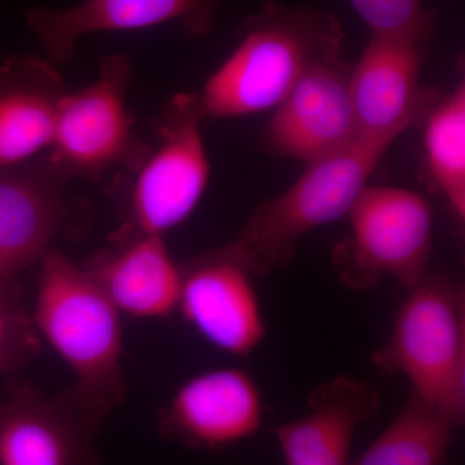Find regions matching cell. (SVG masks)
Masks as SVG:
<instances>
[{"instance_id":"obj_1","label":"cell","mask_w":465,"mask_h":465,"mask_svg":"<svg viewBox=\"0 0 465 465\" xmlns=\"http://www.w3.org/2000/svg\"><path fill=\"white\" fill-rule=\"evenodd\" d=\"M341 21L322 9L266 2L200 92L207 118L274 109L312 66L344 54Z\"/></svg>"},{"instance_id":"obj_12","label":"cell","mask_w":465,"mask_h":465,"mask_svg":"<svg viewBox=\"0 0 465 465\" xmlns=\"http://www.w3.org/2000/svg\"><path fill=\"white\" fill-rule=\"evenodd\" d=\"M158 423L164 437L189 448H229L259 432L262 393L244 370H208L180 385Z\"/></svg>"},{"instance_id":"obj_19","label":"cell","mask_w":465,"mask_h":465,"mask_svg":"<svg viewBox=\"0 0 465 465\" xmlns=\"http://www.w3.org/2000/svg\"><path fill=\"white\" fill-rule=\"evenodd\" d=\"M430 179L459 222L465 219V85L430 109L424 133Z\"/></svg>"},{"instance_id":"obj_14","label":"cell","mask_w":465,"mask_h":465,"mask_svg":"<svg viewBox=\"0 0 465 465\" xmlns=\"http://www.w3.org/2000/svg\"><path fill=\"white\" fill-rule=\"evenodd\" d=\"M226 0H82L69 8H32L26 24L54 64L74 57L76 43L103 32L179 23L191 36L210 33Z\"/></svg>"},{"instance_id":"obj_10","label":"cell","mask_w":465,"mask_h":465,"mask_svg":"<svg viewBox=\"0 0 465 465\" xmlns=\"http://www.w3.org/2000/svg\"><path fill=\"white\" fill-rule=\"evenodd\" d=\"M177 311L213 347L246 357L264 341L266 322L252 274L223 247L182 262Z\"/></svg>"},{"instance_id":"obj_9","label":"cell","mask_w":465,"mask_h":465,"mask_svg":"<svg viewBox=\"0 0 465 465\" xmlns=\"http://www.w3.org/2000/svg\"><path fill=\"white\" fill-rule=\"evenodd\" d=\"M103 424L67 388L47 394L11 379L0 399V465H100Z\"/></svg>"},{"instance_id":"obj_6","label":"cell","mask_w":465,"mask_h":465,"mask_svg":"<svg viewBox=\"0 0 465 465\" xmlns=\"http://www.w3.org/2000/svg\"><path fill=\"white\" fill-rule=\"evenodd\" d=\"M133 63L125 54L104 58L96 81L67 92L58 108L48 155L70 177L99 182L109 173L134 174L152 146L134 130L128 106Z\"/></svg>"},{"instance_id":"obj_3","label":"cell","mask_w":465,"mask_h":465,"mask_svg":"<svg viewBox=\"0 0 465 465\" xmlns=\"http://www.w3.org/2000/svg\"><path fill=\"white\" fill-rule=\"evenodd\" d=\"M394 140L358 136L309 162L289 189L255 208L237 238L223 249L252 275L287 268L308 232L348 216Z\"/></svg>"},{"instance_id":"obj_15","label":"cell","mask_w":465,"mask_h":465,"mask_svg":"<svg viewBox=\"0 0 465 465\" xmlns=\"http://www.w3.org/2000/svg\"><path fill=\"white\" fill-rule=\"evenodd\" d=\"M112 249L88 262V273L122 313L134 318H166L179 307L182 262L163 235L119 231Z\"/></svg>"},{"instance_id":"obj_18","label":"cell","mask_w":465,"mask_h":465,"mask_svg":"<svg viewBox=\"0 0 465 465\" xmlns=\"http://www.w3.org/2000/svg\"><path fill=\"white\" fill-rule=\"evenodd\" d=\"M455 430L411 393L390 427L349 465H445Z\"/></svg>"},{"instance_id":"obj_20","label":"cell","mask_w":465,"mask_h":465,"mask_svg":"<svg viewBox=\"0 0 465 465\" xmlns=\"http://www.w3.org/2000/svg\"><path fill=\"white\" fill-rule=\"evenodd\" d=\"M372 35L403 39L418 45L430 41L439 27V15L421 0H349Z\"/></svg>"},{"instance_id":"obj_16","label":"cell","mask_w":465,"mask_h":465,"mask_svg":"<svg viewBox=\"0 0 465 465\" xmlns=\"http://www.w3.org/2000/svg\"><path fill=\"white\" fill-rule=\"evenodd\" d=\"M309 412L275 430L286 465H349L361 424L381 412V396L370 382L341 375L312 391Z\"/></svg>"},{"instance_id":"obj_4","label":"cell","mask_w":465,"mask_h":465,"mask_svg":"<svg viewBox=\"0 0 465 465\" xmlns=\"http://www.w3.org/2000/svg\"><path fill=\"white\" fill-rule=\"evenodd\" d=\"M387 375L401 374L412 393L455 428L465 419V291L448 274L428 273L409 291L390 338L371 354Z\"/></svg>"},{"instance_id":"obj_17","label":"cell","mask_w":465,"mask_h":465,"mask_svg":"<svg viewBox=\"0 0 465 465\" xmlns=\"http://www.w3.org/2000/svg\"><path fill=\"white\" fill-rule=\"evenodd\" d=\"M67 92L48 58L24 54L0 64V168L24 163L51 148Z\"/></svg>"},{"instance_id":"obj_8","label":"cell","mask_w":465,"mask_h":465,"mask_svg":"<svg viewBox=\"0 0 465 465\" xmlns=\"http://www.w3.org/2000/svg\"><path fill=\"white\" fill-rule=\"evenodd\" d=\"M70 180L48 153L0 168V296L24 299L21 274L84 210L67 195Z\"/></svg>"},{"instance_id":"obj_7","label":"cell","mask_w":465,"mask_h":465,"mask_svg":"<svg viewBox=\"0 0 465 465\" xmlns=\"http://www.w3.org/2000/svg\"><path fill=\"white\" fill-rule=\"evenodd\" d=\"M206 118L197 92L174 94L162 106L153 122L158 146L134 173L121 232L163 235L194 213L211 173L202 136Z\"/></svg>"},{"instance_id":"obj_5","label":"cell","mask_w":465,"mask_h":465,"mask_svg":"<svg viewBox=\"0 0 465 465\" xmlns=\"http://www.w3.org/2000/svg\"><path fill=\"white\" fill-rule=\"evenodd\" d=\"M347 217L351 232L332 255L342 286L370 291L390 275L409 292L430 273L433 213L423 195L367 185Z\"/></svg>"},{"instance_id":"obj_21","label":"cell","mask_w":465,"mask_h":465,"mask_svg":"<svg viewBox=\"0 0 465 465\" xmlns=\"http://www.w3.org/2000/svg\"><path fill=\"white\" fill-rule=\"evenodd\" d=\"M41 341L24 299L0 296V375L30 362L41 351Z\"/></svg>"},{"instance_id":"obj_11","label":"cell","mask_w":465,"mask_h":465,"mask_svg":"<svg viewBox=\"0 0 465 465\" xmlns=\"http://www.w3.org/2000/svg\"><path fill=\"white\" fill-rule=\"evenodd\" d=\"M423 45L372 35L349 72L358 136H399L432 109L436 94L420 87Z\"/></svg>"},{"instance_id":"obj_13","label":"cell","mask_w":465,"mask_h":465,"mask_svg":"<svg viewBox=\"0 0 465 465\" xmlns=\"http://www.w3.org/2000/svg\"><path fill=\"white\" fill-rule=\"evenodd\" d=\"M274 110L266 143L283 157L309 163L358 137L342 54L312 66Z\"/></svg>"},{"instance_id":"obj_2","label":"cell","mask_w":465,"mask_h":465,"mask_svg":"<svg viewBox=\"0 0 465 465\" xmlns=\"http://www.w3.org/2000/svg\"><path fill=\"white\" fill-rule=\"evenodd\" d=\"M34 326L74 375L67 391L105 421L127 393L122 367L121 312L84 266L57 250L39 262Z\"/></svg>"}]
</instances>
